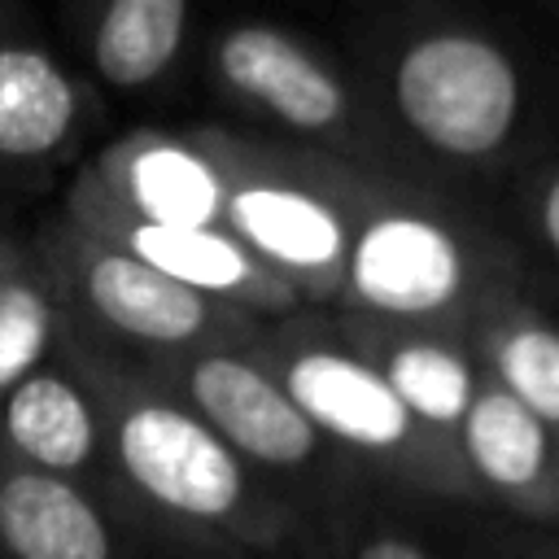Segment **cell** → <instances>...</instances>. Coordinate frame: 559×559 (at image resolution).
<instances>
[{"label": "cell", "mask_w": 559, "mask_h": 559, "mask_svg": "<svg viewBox=\"0 0 559 559\" xmlns=\"http://www.w3.org/2000/svg\"><path fill=\"white\" fill-rule=\"evenodd\" d=\"M61 341L100 402L114 502L179 546H218L245 559L328 555V533L144 367L87 345L70 323Z\"/></svg>", "instance_id": "cell-1"}, {"label": "cell", "mask_w": 559, "mask_h": 559, "mask_svg": "<svg viewBox=\"0 0 559 559\" xmlns=\"http://www.w3.org/2000/svg\"><path fill=\"white\" fill-rule=\"evenodd\" d=\"M528 288L524 258L432 179H349V253L332 319L367 328L467 332L476 314Z\"/></svg>", "instance_id": "cell-2"}, {"label": "cell", "mask_w": 559, "mask_h": 559, "mask_svg": "<svg viewBox=\"0 0 559 559\" xmlns=\"http://www.w3.org/2000/svg\"><path fill=\"white\" fill-rule=\"evenodd\" d=\"M249 354L280 380L319 437L332 441L380 493L476 511L454 445L415 424L328 310H297L258 323Z\"/></svg>", "instance_id": "cell-3"}, {"label": "cell", "mask_w": 559, "mask_h": 559, "mask_svg": "<svg viewBox=\"0 0 559 559\" xmlns=\"http://www.w3.org/2000/svg\"><path fill=\"white\" fill-rule=\"evenodd\" d=\"M380 114L424 166L476 175L507 162L528 92L515 52L472 22H424L397 35L380 66Z\"/></svg>", "instance_id": "cell-4"}, {"label": "cell", "mask_w": 559, "mask_h": 559, "mask_svg": "<svg viewBox=\"0 0 559 559\" xmlns=\"http://www.w3.org/2000/svg\"><path fill=\"white\" fill-rule=\"evenodd\" d=\"M197 419H205L275 493L310 515L328 537L376 485L293 406L280 380L245 345H201L135 362Z\"/></svg>", "instance_id": "cell-5"}, {"label": "cell", "mask_w": 559, "mask_h": 559, "mask_svg": "<svg viewBox=\"0 0 559 559\" xmlns=\"http://www.w3.org/2000/svg\"><path fill=\"white\" fill-rule=\"evenodd\" d=\"M223 170V231L288 280L310 310H332L349 253L354 166L275 135L201 127Z\"/></svg>", "instance_id": "cell-6"}, {"label": "cell", "mask_w": 559, "mask_h": 559, "mask_svg": "<svg viewBox=\"0 0 559 559\" xmlns=\"http://www.w3.org/2000/svg\"><path fill=\"white\" fill-rule=\"evenodd\" d=\"M210 83L275 140L323 153L354 170L428 179L406 144L389 131L380 105L362 100L323 52L275 22L223 26L210 39Z\"/></svg>", "instance_id": "cell-7"}, {"label": "cell", "mask_w": 559, "mask_h": 559, "mask_svg": "<svg viewBox=\"0 0 559 559\" xmlns=\"http://www.w3.org/2000/svg\"><path fill=\"white\" fill-rule=\"evenodd\" d=\"M35 249L48 262L70 332L127 362H153L201 345H245L262 323L166 280L66 210L35 227Z\"/></svg>", "instance_id": "cell-8"}, {"label": "cell", "mask_w": 559, "mask_h": 559, "mask_svg": "<svg viewBox=\"0 0 559 559\" xmlns=\"http://www.w3.org/2000/svg\"><path fill=\"white\" fill-rule=\"evenodd\" d=\"M61 210L74 223H83L87 231H96L100 240H109L122 253L140 258L144 266L162 271L166 280H175L218 306H231L249 319L271 323V319L310 310L306 297L288 280H280L262 258H253L231 231L183 227V223H162V218L135 214L122 201H114L87 166H79L74 179L66 183Z\"/></svg>", "instance_id": "cell-9"}, {"label": "cell", "mask_w": 559, "mask_h": 559, "mask_svg": "<svg viewBox=\"0 0 559 559\" xmlns=\"http://www.w3.org/2000/svg\"><path fill=\"white\" fill-rule=\"evenodd\" d=\"M179 546L109 493L0 454V559H166Z\"/></svg>", "instance_id": "cell-10"}, {"label": "cell", "mask_w": 559, "mask_h": 559, "mask_svg": "<svg viewBox=\"0 0 559 559\" xmlns=\"http://www.w3.org/2000/svg\"><path fill=\"white\" fill-rule=\"evenodd\" d=\"M96 105L83 79L31 39H0V201L52 188L79 162Z\"/></svg>", "instance_id": "cell-11"}, {"label": "cell", "mask_w": 559, "mask_h": 559, "mask_svg": "<svg viewBox=\"0 0 559 559\" xmlns=\"http://www.w3.org/2000/svg\"><path fill=\"white\" fill-rule=\"evenodd\" d=\"M476 511L528 528H559V432L489 376L454 432Z\"/></svg>", "instance_id": "cell-12"}, {"label": "cell", "mask_w": 559, "mask_h": 559, "mask_svg": "<svg viewBox=\"0 0 559 559\" xmlns=\"http://www.w3.org/2000/svg\"><path fill=\"white\" fill-rule=\"evenodd\" d=\"M0 454L109 493L100 402L79 362L66 354V341L0 402Z\"/></svg>", "instance_id": "cell-13"}, {"label": "cell", "mask_w": 559, "mask_h": 559, "mask_svg": "<svg viewBox=\"0 0 559 559\" xmlns=\"http://www.w3.org/2000/svg\"><path fill=\"white\" fill-rule=\"evenodd\" d=\"M87 170L135 214L183 227H223V170L205 148L201 127L122 131L87 157Z\"/></svg>", "instance_id": "cell-14"}, {"label": "cell", "mask_w": 559, "mask_h": 559, "mask_svg": "<svg viewBox=\"0 0 559 559\" xmlns=\"http://www.w3.org/2000/svg\"><path fill=\"white\" fill-rule=\"evenodd\" d=\"M336 328L384 376V384L415 415V424L454 445V432L485 384V367L472 349V336L445 328H367L341 319Z\"/></svg>", "instance_id": "cell-15"}, {"label": "cell", "mask_w": 559, "mask_h": 559, "mask_svg": "<svg viewBox=\"0 0 559 559\" xmlns=\"http://www.w3.org/2000/svg\"><path fill=\"white\" fill-rule=\"evenodd\" d=\"M472 349L498 389L559 432V323L528 288L502 293L476 314Z\"/></svg>", "instance_id": "cell-16"}, {"label": "cell", "mask_w": 559, "mask_h": 559, "mask_svg": "<svg viewBox=\"0 0 559 559\" xmlns=\"http://www.w3.org/2000/svg\"><path fill=\"white\" fill-rule=\"evenodd\" d=\"M192 0H83V39L96 79L118 92L162 83L183 57Z\"/></svg>", "instance_id": "cell-17"}, {"label": "cell", "mask_w": 559, "mask_h": 559, "mask_svg": "<svg viewBox=\"0 0 559 559\" xmlns=\"http://www.w3.org/2000/svg\"><path fill=\"white\" fill-rule=\"evenodd\" d=\"M66 310L35 236L0 231V402L61 349Z\"/></svg>", "instance_id": "cell-18"}, {"label": "cell", "mask_w": 559, "mask_h": 559, "mask_svg": "<svg viewBox=\"0 0 559 559\" xmlns=\"http://www.w3.org/2000/svg\"><path fill=\"white\" fill-rule=\"evenodd\" d=\"M428 511L432 502L376 489L332 528L323 559H463V550H454Z\"/></svg>", "instance_id": "cell-19"}, {"label": "cell", "mask_w": 559, "mask_h": 559, "mask_svg": "<svg viewBox=\"0 0 559 559\" xmlns=\"http://www.w3.org/2000/svg\"><path fill=\"white\" fill-rule=\"evenodd\" d=\"M520 205L533 240L559 262V162H542L520 183Z\"/></svg>", "instance_id": "cell-20"}, {"label": "cell", "mask_w": 559, "mask_h": 559, "mask_svg": "<svg viewBox=\"0 0 559 559\" xmlns=\"http://www.w3.org/2000/svg\"><path fill=\"white\" fill-rule=\"evenodd\" d=\"M463 559H559V533L511 524V533L498 528L493 537H480V546L463 550Z\"/></svg>", "instance_id": "cell-21"}, {"label": "cell", "mask_w": 559, "mask_h": 559, "mask_svg": "<svg viewBox=\"0 0 559 559\" xmlns=\"http://www.w3.org/2000/svg\"><path fill=\"white\" fill-rule=\"evenodd\" d=\"M166 559H245V555L218 550V546H192V550H175V555H166Z\"/></svg>", "instance_id": "cell-22"}, {"label": "cell", "mask_w": 559, "mask_h": 559, "mask_svg": "<svg viewBox=\"0 0 559 559\" xmlns=\"http://www.w3.org/2000/svg\"><path fill=\"white\" fill-rule=\"evenodd\" d=\"M22 9L13 0H0V39H13V26H17Z\"/></svg>", "instance_id": "cell-23"}]
</instances>
